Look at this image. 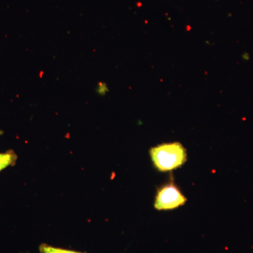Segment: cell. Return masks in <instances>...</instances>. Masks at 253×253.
Segmentation results:
<instances>
[{
	"label": "cell",
	"mask_w": 253,
	"mask_h": 253,
	"mask_svg": "<svg viewBox=\"0 0 253 253\" xmlns=\"http://www.w3.org/2000/svg\"><path fill=\"white\" fill-rule=\"evenodd\" d=\"M17 161V155L14 151H7L4 153H0V172L9 166L16 164Z\"/></svg>",
	"instance_id": "3957f363"
},
{
	"label": "cell",
	"mask_w": 253,
	"mask_h": 253,
	"mask_svg": "<svg viewBox=\"0 0 253 253\" xmlns=\"http://www.w3.org/2000/svg\"><path fill=\"white\" fill-rule=\"evenodd\" d=\"M39 251L41 253H85L54 247L46 244H41L39 247Z\"/></svg>",
	"instance_id": "277c9868"
},
{
	"label": "cell",
	"mask_w": 253,
	"mask_h": 253,
	"mask_svg": "<svg viewBox=\"0 0 253 253\" xmlns=\"http://www.w3.org/2000/svg\"><path fill=\"white\" fill-rule=\"evenodd\" d=\"M155 167L161 172H168L181 167L187 159L186 150L179 142L165 143L150 150Z\"/></svg>",
	"instance_id": "6da1fadb"
},
{
	"label": "cell",
	"mask_w": 253,
	"mask_h": 253,
	"mask_svg": "<svg viewBox=\"0 0 253 253\" xmlns=\"http://www.w3.org/2000/svg\"><path fill=\"white\" fill-rule=\"evenodd\" d=\"M186 202L185 196L175 184L171 182L158 190L154 207L158 211H170L184 206Z\"/></svg>",
	"instance_id": "7a4b0ae2"
},
{
	"label": "cell",
	"mask_w": 253,
	"mask_h": 253,
	"mask_svg": "<svg viewBox=\"0 0 253 253\" xmlns=\"http://www.w3.org/2000/svg\"><path fill=\"white\" fill-rule=\"evenodd\" d=\"M107 86H106V84H103V83H100L99 84V86L97 88V91L99 92V94L104 95L106 94V91H107Z\"/></svg>",
	"instance_id": "5b68a950"
}]
</instances>
